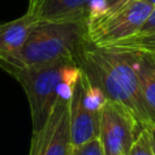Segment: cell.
<instances>
[{
  "instance_id": "obj_16",
  "label": "cell",
  "mask_w": 155,
  "mask_h": 155,
  "mask_svg": "<svg viewBox=\"0 0 155 155\" xmlns=\"http://www.w3.org/2000/svg\"><path fill=\"white\" fill-rule=\"evenodd\" d=\"M147 128H148L149 137H150V143H151V147H153V150H154V154H155V126H149Z\"/></svg>"
},
{
  "instance_id": "obj_19",
  "label": "cell",
  "mask_w": 155,
  "mask_h": 155,
  "mask_svg": "<svg viewBox=\"0 0 155 155\" xmlns=\"http://www.w3.org/2000/svg\"><path fill=\"white\" fill-rule=\"evenodd\" d=\"M154 54H155V53H154Z\"/></svg>"
},
{
  "instance_id": "obj_7",
  "label": "cell",
  "mask_w": 155,
  "mask_h": 155,
  "mask_svg": "<svg viewBox=\"0 0 155 155\" xmlns=\"http://www.w3.org/2000/svg\"><path fill=\"white\" fill-rule=\"evenodd\" d=\"M69 93H63L45 127L31 137L29 155H70V119Z\"/></svg>"
},
{
  "instance_id": "obj_1",
  "label": "cell",
  "mask_w": 155,
  "mask_h": 155,
  "mask_svg": "<svg viewBox=\"0 0 155 155\" xmlns=\"http://www.w3.org/2000/svg\"><path fill=\"white\" fill-rule=\"evenodd\" d=\"M76 62L103 99L126 108L144 128L150 126L140 93L134 50L96 46L87 41L78 53Z\"/></svg>"
},
{
  "instance_id": "obj_4",
  "label": "cell",
  "mask_w": 155,
  "mask_h": 155,
  "mask_svg": "<svg viewBox=\"0 0 155 155\" xmlns=\"http://www.w3.org/2000/svg\"><path fill=\"white\" fill-rule=\"evenodd\" d=\"M154 5L132 0L107 13H92L87 19V40L96 46H111L137 35Z\"/></svg>"
},
{
  "instance_id": "obj_14",
  "label": "cell",
  "mask_w": 155,
  "mask_h": 155,
  "mask_svg": "<svg viewBox=\"0 0 155 155\" xmlns=\"http://www.w3.org/2000/svg\"><path fill=\"white\" fill-rule=\"evenodd\" d=\"M130 1H132V0H101V5L97 6L93 10L92 13H107V12H111V11H114V10L124 6L125 4L130 2Z\"/></svg>"
},
{
  "instance_id": "obj_15",
  "label": "cell",
  "mask_w": 155,
  "mask_h": 155,
  "mask_svg": "<svg viewBox=\"0 0 155 155\" xmlns=\"http://www.w3.org/2000/svg\"><path fill=\"white\" fill-rule=\"evenodd\" d=\"M155 31V6L153 8V11L150 12L149 17L147 18V21L144 22L140 31L137 34V35H140V34H149V33H153Z\"/></svg>"
},
{
  "instance_id": "obj_2",
  "label": "cell",
  "mask_w": 155,
  "mask_h": 155,
  "mask_svg": "<svg viewBox=\"0 0 155 155\" xmlns=\"http://www.w3.org/2000/svg\"><path fill=\"white\" fill-rule=\"evenodd\" d=\"M87 41V21H38L23 47L0 58V67L22 68L76 58Z\"/></svg>"
},
{
  "instance_id": "obj_5",
  "label": "cell",
  "mask_w": 155,
  "mask_h": 155,
  "mask_svg": "<svg viewBox=\"0 0 155 155\" xmlns=\"http://www.w3.org/2000/svg\"><path fill=\"white\" fill-rule=\"evenodd\" d=\"M103 97L81 71L74 80L69 93V119L71 147L98 138Z\"/></svg>"
},
{
  "instance_id": "obj_17",
  "label": "cell",
  "mask_w": 155,
  "mask_h": 155,
  "mask_svg": "<svg viewBox=\"0 0 155 155\" xmlns=\"http://www.w3.org/2000/svg\"><path fill=\"white\" fill-rule=\"evenodd\" d=\"M40 1L41 0H29V2H28V12H30V13H33L34 11H35V8L38 7V5L40 4Z\"/></svg>"
},
{
  "instance_id": "obj_18",
  "label": "cell",
  "mask_w": 155,
  "mask_h": 155,
  "mask_svg": "<svg viewBox=\"0 0 155 155\" xmlns=\"http://www.w3.org/2000/svg\"><path fill=\"white\" fill-rule=\"evenodd\" d=\"M145 1H148V2H150L151 5H154V6H155V0H145Z\"/></svg>"
},
{
  "instance_id": "obj_13",
  "label": "cell",
  "mask_w": 155,
  "mask_h": 155,
  "mask_svg": "<svg viewBox=\"0 0 155 155\" xmlns=\"http://www.w3.org/2000/svg\"><path fill=\"white\" fill-rule=\"evenodd\" d=\"M70 155H104V153L99 139L94 138L80 145L73 147Z\"/></svg>"
},
{
  "instance_id": "obj_10",
  "label": "cell",
  "mask_w": 155,
  "mask_h": 155,
  "mask_svg": "<svg viewBox=\"0 0 155 155\" xmlns=\"http://www.w3.org/2000/svg\"><path fill=\"white\" fill-rule=\"evenodd\" d=\"M134 51L143 103L150 120V126H155V54L139 50Z\"/></svg>"
},
{
  "instance_id": "obj_11",
  "label": "cell",
  "mask_w": 155,
  "mask_h": 155,
  "mask_svg": "<svg viewBox=\"0 0 155 155\" xmlns=\"http://www.w3.org/2000/svg\"><path fill=\"white\" fill-rule=\"evenodd\" d=\"M111 46L131 48V50H139V51L155 53V31L149 33V34L134 35L132 38H128V39H125L120 42H116Z\"/></svg>"
},
{
  "instance_id": "obj_3",
  "label": "cell",
  "mask_w": 155,
  "mask_h": 155,
  "mask_svg": "<svg viewBox=\"0 0 155 155\" xmlns=\"http://www.w3.org/2000/svg\"><path fill=\"white\" fill-rule=\"evenodd\" d=\"M23 87L30 108L33 134L39 133L51 116L59 97L70 92L80 73L76 58H64L52 63L4 69Z\"/></svg>"
},
{
  "instance_id": "obj_8",
  "label": "cell",
  "mask_w": 155,
  "mask_h": 155,
  "mask_svg": "<svg viewBox=\"0 0 155 155\" xmlns=\"http://www.w3.org/2000/svg\"><path fill=\"white\" fill-rule=\"evenodd\" d=\"M97 0H41L33 15L38 21H87Z\"/></svg>"
},
{
  "instance_id": "obj_12",
  "label": "cell",
  "mask_w": 155,
  "mask_h": 155,
  "mask_svg": "<svg viewBox=\"0 0 155 155\" xmlns=\"http://www.w3.org/2000/svg\"><path fill=\"white\" fill-rule=\"evenodd\" d=\"M128 155H155L147 127L139 132L137 139L134 140L133 145L128 151Z\"/></svg>"
},
{
  "instance_id": "obj_9",
  "label": "cell",
  "mask_w": 155,
  "mask_h": 155,
  "mask_svg": "<svg viewBox=\"0 0 155 155\" xmlns=\"http://www.w3.org/2000/svg\"><path fill=\"white\" fill-rule=\"evenodd\" d=\"M36 22L35 15L27 11L16 19L0 23V58L17 53L28 40Z\"/></svg>"
},
{
  "instance_id": "obj_6",
  "label": "cell",
  "mask_w": 155,
  "mask_h": 155,
  "mask_svg": "<svg viewBox=\"0 0 155 155\" xmlns=\"http://www.w3.org/2000/svg\"><path fill=\"white\" fill-rule=\"evenodd\" d=\"M143 128L126 108L113 101H103L98 139L104 155H128Z\"/></svg>"
}]
</instances>
